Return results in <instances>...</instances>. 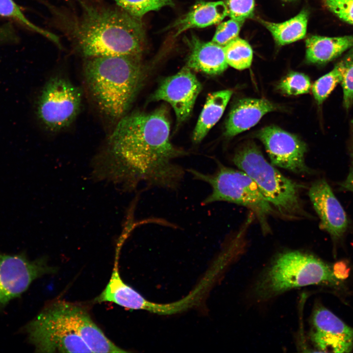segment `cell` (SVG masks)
<instances>
[{"label": "cell", "instance_id": "obj_1", "mask_svg": "<svg viewBox=\"0 0 353 353\" xmlns=\"http://www.w3.org/2000/svg\"><path fill=\"white\" fill-rule=\"evenodd\" d=\"M170 132L164 106L119 120L109 141L114 176L126 189L133 190L140 184L172 191L179 187L185 172L174 160L186 152L171 143Z\"/></svg>", "mask_w": 353, "mask_h": 353}, {"label": "cell", "instance_id": "obj_2", "mask_svg": "<svg viewBox=\"0 0 353 353\" xmlns=\"http://www.w3.org/2000/svg\"><path fill=\"white\" fill-rule=\"evenodd\" d=\"M79 1L80 13L68 19L65 27L74 47L83 56H141L145 43L141 19L121 8Z\"/></svg>", "mask_w": 353, "mask_h": 353}, {"label": "cell", "instance_id": "obj_3", "mask_svg": "<svg viewBox=\"0 0 353 353\" xmlns=\"http://www.w3.org/2000/svg\"><path fill=\"white\" fill-rule=\"evenodd\" d=\"M84 74L99 109L119 120L127 111L141 83L140 56H108L86 58Z\"/></svg>", "mask_w": 353, "mask_h": 353}, {"label": "cell", "instance_id": "obj_4", "mask_svg": "<svg viewBox=\"0 0 353 353\" xmlns=\"http://www.w3.org/2000/svg\"><path fill=\"white\" fill-rule=\"evenodd\" d=\"M341 283L333 275L331 266L310 253L291 250L275 257L256 280L252 291L255 299L260 302L293 289Z\"/></svg>", "mask_w": 353, "mask_h": 353}, {"label": "cell", "instance_id": "obj_5", "mask_svg": "<svg viewBox=\"0 0 353 353\" xmlns=\"http://www.w3.org/2000/svg\"><path fill=\"white\" fill-rule=\"evenodd\" d=\"M232 161L256 183L279 215L294 220L309 217L301 198L303 185L286 177L268 162L255 143L249 142L239 147Z\"/></svg>", "mask_w": 353, "mask_h": 353}, {"label": "cell", "instance_id": "obj_6", "mask_svg": "<svg viewBox=\"0 0 353 353\" xmlns=\"http://www.w3.org/2000/svg\"><path fill=\"white\" fill-rule=\"evenodd\" d=\"M186 171L194 179L204 182L211 188L210 194L202 201V205L226 202L243 206L249 209L257 219L263 233L270 231L268 219L277 212L256 183L243 171L220 163L212 174L203 173L194 169Z\"/></svg>", "mask_w": 353, "mask_h": 353}, {"label": "cell", "instance_id": "obj_7", "mask_svg": "<svg viewBox=\"0 0 353 353\" xmlns=\"http://www.w3.org/2000/svg\"><path fill=\"white\" fill-rule=\"evenodd\" d=\"M38 353H92L67 321L61 301L47 306L24 328Z\"/></svg>", "mask_w": 353, "mask_h": 353}, {"label": "cell", "instance_id": "obj_8", "mask_svg": "<svg viewBox=\"0 0 353 353\" xmlns=\"http://www.w3.org/2000/svg\"><path fill=\"white\" fill-rule=\"evenodd\" d=\"M79 88L68 79L56 76L44 85L37 105V115L48 130L58 131L70 126L82 103Z\"/></svg>", "mask_w": 353, "mask_h": 353}, {"label": "cell", "instance_id": "obj_9", "mask_svg": "<svg viewBox=\"0 0 353 353\" xmlns=\"http://www.w3.org/2000/svg\"><path fill=\"white\" fill-rule=\"evenodd\" d=\"M55 272L44 259L31 261L23 254L0 253V307L20 297L36 278Z\"/></svg>", "mask_w": 353, "mask_h": 353}, {"label": "cell", "instance_id": "obj_10", "mask_svg": "<svg viewBox=\"0 0 353 353\" xmlns=\"http://www.w3.org/2000/svg\"><path fill=\"white\" fill-rule=\"evenodd\" d=\"M257 137L264 144L272 164L297 174H311L305 162L306 144L297 136L279 127L262 128Z\"/></svg>", "mask_w": 353, "mask_h": 353}, {"label": "cell", "instance_id": "obj_11", "mask_svg": "<svg viewBox=\"0 0 353 353\" xmlns=\"http://www.w3.org/2000/svg\"><path fill=\"white\" fill-rule=\"evenodd\" d=\"M309 337L322 352H351L353 349V328L321 305L315 306L310 318Z\"/></svg>", "mask_w": 353, "mask_h": 353}, {"label": "cell", "instance_id": "obj_12", "mask_svg": "<svg viewBox=\"0 0 353 353\" xmlns=\"http://www.w3.org/2000/svg\"><path fill=\"white\" fill-rule=\"evenodd\" d=\"M201 90L200 82L186 66L163 80L151 99L168 102L174 110L177 123H180L191 114Z\"/></svg>", "mask_w": 353, "mask_h": 353}, {"label": "cell", "instance_id": "obj_13", "mask_svg": "<svg viewBox=\"0 0 353 353\" xmlns=\"http://www.w3.org/2000/svg\"><path fill=\"white\" fill-rule=\"evenodd\" d=\"M118 252L115 257L113 270L105 288L94 300L96 303L112 302L132 310H144L159 315L176 314L178 307L176 302L158 303L143 297L121 278L119 272Z\"/></svg>", "mask_w": 353, "mask_h": 353}, {"label": "cell", "instance_id": "obj_14", "mask_svg": "<svg viewBox=\"0 0 353 353\" xmlns=\"http://www.w3.org/2000/svg\"><path fill=\"white\" fill-rule=\"evenodd\" d=\"M308 196L322 229L334 240L341 238L348 228L347 216L327 181L321 179L314 181L309 189Z\"/></svg>", "mask_w": 353, "mask_h": 353}, {"label": "cell", "instance_id": "obj_15", "mask_svg": "<svg viewBox=\"0 0 353 353\" xmlns=\"http://www.w3.org/2000/svg\"><path fill=\"white\" fill-rule=\"evenodd\" d=\"M61 304L67 321L92 353L127 352L107 338L84 307L64 301Z\"/></svg>", "mask_w": 353, "mask_h": 353}, {"label": "cell", "instance_id": "obj_16", "mask_svg": "<svg viewBox=\"0 0 353 353\" xmlns=\"http://www.w3.org/2000/svg\"><path fill=\"white\" fill-rule=\"evenodd\" d=\"M277 107L262 99L245 98L239 100L231 110L225 126V134L233 137L255 126L261 118Z\"/></svg>", "mask_w": 353, "mask_h": 353}, {"label": "cell", "instance_id": "obj_17", "mask_svg": "<svg viewBox=\"0 0 353 353\" xmlns=\"http://www.w3.org/2000/svg\"><path fill=\"white\" fill-rule=\"evenodd\" d=\"M187 43L190 53L187 67L210 75L222 74L227 68L224 47L212 41L203 42L192 36Z\"/></svg>", "mask_w": 353, "mask_h": 353}, {"label": "cell", "instance_id": "obj_18", "mask_svg": "<svg viewBox=\"0 0 353 353\" xmlns=\"http://www.w3.org/2000/svg\"><path fill=\"white\" fill-rule=\"evenodd\" d=\"M305 45L308 63L325 64L353 47V35L333 37L312 35L306 39Z\"/></svg>", "mask_w": 353, "mask_h": 353}, {"label": "cell", "instance_id": "obj_19", "mask_svg": "<svg viewBox=\"0 0 353 353\" xmlns=\"http://www.w3.org/2000/svg\"><path fill=\"white\" fill-rule=\"evenodd\" d=\"M226 16L227 11L224 1H199L174 24L176 30L175 35L177 36L190 28H203L218 24Z\"/></svg>", "mask_w": 353, "mask_h": 353}, {"label": "cell", "instance_id": "obj_20", "mask_svg": "<svg viewBox=\"0 0 353 353\" xmlns=\"http://www.w3.org/2000/svg\"><path fill=\"white\" fill-rule=\"evenodd\" d=\"M232 91L224 90L208 94L195 127L193 140L200 142L221 118Z\"/></svg>", "mask_w": 353, "mask_h": 353}, {"label": "cell", "instance_id": "obj_21", "mask_svg": "<svg viewBox=\"0 0 353 353\" xmlns=\"http://www.w3.org/2000/svg\"><path fill=\"white\" fill-rule=\"evenodd\" d=\"M308 19L307 12L303 10L296 16L282 23L262 20L261 23L271 32L276 43L283 46L305 37Z\"/></svg>", "mask_w": 353, "mask_h": 353}, {"label": "cell", "instance_id": "obj_22", "mask_svg": "<svg viewBox=\"0 0 353 353\" xmlns=\"http://www.w3.org/2000/svg\"><path fill=\"white\" fill-rule=\"evenodd\" d=\"M228 65L237 69L249 68L252 64L253 52L250 44L238 37L224 47Z\"/></svg>", "mask_w": 353, "mask_h": 353}, {"label": "cell", "instance_id": "obj_23", "mask_svg": "<svg viewBox=\"0 0 353 353\" xmlns=\"http://www.w3.org/2000/svg\"><path fill=\"white\" fill-rule=\"evenodd\" d=\"M0 16L12 19L23 26L42 35L60 46L59 38L55 34L31 22L14 0H0Z\"/></svg>", "mask_w": 353, "mask_h": 353}, {"label": "cell", "instance_id": "obj_24", "mask_svg": "<svg viewBox=\"0 0 353 353\" xmlns=\"http://www.w3.org/2000/svg\"><path fill=\"white\" fill-rule=\"evenodd\" d=\"M342 72L338 63L329 73L318 79L312 86V92L318 104L325 101L337 85L341 82Z\"/></svg>", "mask_w": 353, "mask_h": 353}, {"label": "cell", "instance_id": "obj_25", "mask_svg": "<svg viewBox=\"0 0 353 353\" xmlns=\"http://www.w3.org/2000/svg\"><path fill=\"white\" fill-rule=\"evenodd\" d=\"M123 10L141 19L147 13L174 5L173 0H114Z\"/></svg>", "mask_w": 353, "mask_h": 353}, {"label": "cell", "instance_id": "obj_26", "mask_svg": "<svg viewBox=\"0 0 353 353\" xmlns=\"http://www.w3.org/2000/svg\"><path fill=\"white\" fill-rule=\"evenodd\" d=\"M337 63L342 72L343 106L348 110L353 103V47Z\"/></svg>", "mask_w": 353, "mask_h": 353}, {"label": "cell", "instance_id": "obj_27", "mask_svg": "<svg viewBox=\"0 0 353 353\" xmlns=\"http://www.w3.org/2000/svg\"><path fill=\"white\" fill-rule=\"evenodd\" d=\"M311 87L309 77L302 73L291 72L288 74L277 86L283 94L298 95L308 93Z\"/></svg>", "mask_w": 353, "mask_h": 353}, {"label": "cell", "instance_id": "obj_28", "mask_svg": "<svg viewBox=\"0 0 353 353\" xmlns=\"http://www.w3.org/2000/svg\"><path fill=\"white\" fill-rule=\"evenodd\" d=\"M244 21L231 19L217 26L212 41L223 47L238 37Z\"/></svg>", "mask_w": 353, "mask_h": 353}, {"label": "cell", "instance_id": "obj_29", "mask_svg": "<svg viewBox=\"0 0 353 353\" xmlns=\"http://www.w3.org/2000/svg\"><path fill=\"white\" fill-rule=\"evenodd\" d=\"M227 16L231 19L244 21L253 16L254 0H225Z\"/></svg>", "mask_w": 353, "mask_h": 353}, {"label": "cell", "instance_id": "obj_30", "mask_svg": "<svg viewBox=\"0 0 353 353\" xmlns=\"http://www.w3.org/2000/svg\"><path fill=\"white\" fill-rule=\"evenodd\" d=\"M326 7L344 22L353 25V0H323Z\"/></svg>", "mask_w": 353, "mask_h": 353}, {"label": "cell", "instance_id": "obj_31", "mask_svg": "<svg viewBox=\"0 0 353 353\" xmlns=\"http://www.w3.org/2000/svg\"><path fill=\"white\" fill-rule=\"evenodd\" d=\"M333 275L340 282H342L349 276L350 268L347 263L344 261L336 262L332 266Z\"/></svg>", "mask_w": 353, "mask_h": 353}, {"label": "cell", "instance_id": "obj_32", "mask_svg": "<svg viewBox=\"0 0 353 353\" xmlns=\"http://www.w3.org/2000/svg\"><path fill=\"white\" fill-rule=\"evenodd\" d=\"M350 154L352 161L350 171L346 178L340 185L342 189L353 193V146L351 150Z\"/></svg>", "mask_w": 353, "mask_h": 353}, {"label": "cell", "instance_id": "obj_33", "mask_svg": "<svg viewBox=\"0 0 353 353\" xmlns=\"http://www.w3.org/2000/svg\"><path fill=\"white\" fill-rule=\"evenodd\" d=\"M285 0V1H291V0Z\"/></svg>", "mask_w": 353, "mask_h": 353}]
</instances>
